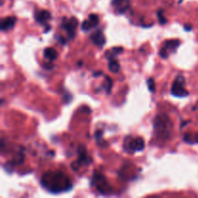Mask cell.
<instances>
[{
  "label": "cell",
  "mask_w": 198,
  "mask_h": 198,
  "mask_svg": "<svg viewBox=\"0 0 198 198\" xmlns=\"http://www.w3.org/2000/svg\"><path fill=\"white\" fill-rule=\"evenodd\" d=\"M41 185L47 191L52 193L68 191L73 188L70 178L60 171H55V172L49 171L47 173H44L41 178Z\"/></svg>",
  "instance_id": "1"
},
{
  "label": "cell",
  "mask_w": 198,
  "mask_h": 198,
  "mask_svg": "<svg viewBox=\"0 0 198 198\" xmlns=\"http://www.w3.org/2000/svg\"><path fill=\"white\" fill-rule=\"evenodd\" d=\"M154 131L158 138L167 140L173 131L172 121L166 114H158L154 119Z\"/></svg>",
  "instance_id": "2"
},
{
  "label": "cell",
  "mask_w": 198,
  "mask_h": 198,
  "mask_svg": "<svg viewBox=\"0 0 198 198\" xmlns=\"http://www.w3.org/2000/svg\"><path fill=\"white\" fill-rule=\"evenodd\" d=\"M92 185H94L104 195H107V194L111 192V188H110V185L108 184V182H107L106 178L103 174L99 172H95L94 175H93Z\"/></svg>",
  "instance_id": "3"
},
{
  "label": "cell",
  "mask_w": 198,
  "mask_h": 198,
  "mask_svg": "<svg viewBox=\"0 0 198 198\" xmlns=\"http://www.w3.org/2000/svg\"><path fill=\"white\" fill-rule=\"evenodd\" d=\"M185 79L183 76H178L176 77V79L174 80V82L171 85L170 92L174 97L177 98H185L188 96V92L187 89L185 88Z\"/></svg>",
  "instance_id": "4"
},
{
  "label": "cell",
  "mask_w": 198,
  "mask_h": 198,
  "mask_svg": "<svg viewBox=\"0 0 198 198\" xmlns=\"http://www.w3.org/2000/svg\"><path fill=\"white\" fill-rule=\"evenodd\" d=\"M145 148V141L142 137L128 136L124 141V149L128 153L140 152Z\"/></svg>",
  "instance_id": "5"
},
{
  "label": "cell",
  "mask_w": 198,
  "mask_h": 198,
  "mask_svg": "<svg viewBox=\"0 0 198 198\" xmlns=\"http://www.w3.org/2000/svg\"><path fill=\"white\" fill-rule=\"evenodd\" d=\"M77 25H79V20H77L76 17H70V19H67V17L63 19L61 27L67 32L68 40H73L74 38Z\"/></svg>",
  "instance_id": "6"
},
{
  "label": "cell",
  "mask_w": 198,
  "mask_h": 198,
  "mask_svg": "<svg viewBox=\"0 0 198 198\" xmlns=\"http://www.w3.org/2000/svg\"><path fill=\"white\" fill-rule=\"evenodd\" d=\"M179 40H167L163 44V47L160 50V55L163 59H166L169 56V51L175 52L177 47L180 46Z\"/></svg>",
  "instance_id": "7"
},
{
  "label": "cell",
  "mask_w": 198,
  "mask_h": 198,
  "mask_svg": "<svg viewBox=\"0 0 198 198\" xmlns=\"http://www.w3.org/2000/svg\"><path fill=\"white\" fill-rule=\"evenodd\" d=\"M77 154H79V158H77V160L74 163H76L79 166H80L81 164L88 165V164L92 163V158L88 155L86 148L83 145L79 146V148H77Z\"/></svg>",
  "instance_id": "8"
},
{
  "label": "cell",
  "mask_w": 198,
  "mask_h": 198,
  "mask_svg": "<svg viewBox=\"0 0 198 198\" xmlns=\"http://www.w3.org/2000/svg\"><path fill=\"white\" fill-rule=\"evenodd\" d=\"M99 22H100V19H99L98 15L91 14L88 17V19L83 22L82 26H81V29L83 30V31L87 32V31H89V30L95 28L96 26H98L99 25Z\"/></svg>",
  "instance_id": "9"
},
{
  "label": "cell",
  "mask_w": 198,
  "mask_h": 198,
  "mask_svg": "<svg viewBox=\"0 0 198 198\" xmlns=\"http://www.w3.org/2000/svg\"><path fill=\"white\" fill-rule=\"evenodd\" d=\"M111 5L117 14H124L130 8V0H112Z\"/></svg>",
  "instance_id": "10"
},
{
  "label": "cell",
  "mask_w": 198,
  "mask_h": 198,
  "mask_svg": "<svg viewBox=\"0 0 198 198\" xmlns=\"http://www.w3.org/2000/svg\"><path fill=\"white\" fill-rule=\"evenodd\" d=\"M90 39H91L92 43L94 44L95 46H97L98 47H100V49L104 47V46L106 44V39L104 37V34L101 30H97V31H95L91 36H90Z\"/></svg>",
  "instance_id": "11"
},
{
  "label": "cell",
  "mask_w": 198,
  "mask_h": 198,
  "mask_svg": "<svg viewBox=\"0 0 198 198\" xmlns=\"http://www.w3.org/2000/svg\"><path fill=\"white\" fill-rule=\"evenodd\" d=\"M51 19V14L49 11L42 10L39 11L35 14V19L36 22H39L40 24L47 25V23L49 22V20Z\"/></svg>",
  "instance_id": "12"
},
{
  "label": "cell",
  "mask_w": 198,
  "mask_h": 198,
  "mask_svg": "<svg viewBox=\"0 0 198 198\" xmlns=\"http://www.w3.org/2000/svg\"><path fill=\"white\" fill-rule=\"evenodd\" d=\"M17 22L16 17H6L1 20V30L2 31H8L14 27Z\"/></svg>",
  "instance_id": "13"
},
{
  "label": "cell",
  "mask_w": 198,
  "mask_h": 198,
  "mask_svg": "<svg viewBox=\"0 0 198 198\" xmlns=\"http://www.w3.org/2000/svg\"><path fill=\"white\" fill-rule=\"evenodd\" d=\"M44 57L49 60V61L53 62L55 61L57 57H58V52H57L54 49H52V47H47V49L44 50Z\"/></svg>",
  "instance_id": "14"
},
{
  "label": "cell",
  "mask_w": 198,
  "mask_h": 198,
  "mask_svg": "<svg viewBox=\"0 0 198 198\" xmlns=\"http://www.w3.org/2000/svg\"><path fill=\"white\" fill-rule=\"evenodd\" d=\"M108 70L111 72V73H118L120 71V64H119V61L117 60V58H112L108 60Z\"/></svg>",
  "instance_id": "15"
},
{
  "label": "cell",
  "mask_w": 198,
  "mask_h": 198,
  "mask_svg": "<svg viewBox=\"0 0 198 198\" xmlns=\"http://www.w3.org/2000/svg\"><path fill=\"white\" fill-rule=\"evenodd\" d=\"M112 79H110L109 76H106V79H104V88L106 90V92L107 94H110V92H111V88H112Z\"/></svg>",
  "instance_id": "16"
},
{
  "label": "cell",
  "mask_w": 198,
  "mask_h": 198,
  "mask_svg": "<svg viewBox=\"0 0 198 198\" xmlns=\"http://www.w3.org/2000/svg\"><path fill=\"white\" fill-rule=\"evenodd\" d=\"M147 85H148V89L150 90V92L154 93L156 91V83H155V79L153 77H150V79L147 80Z\"/></svg>",
  "instance_id": "17"
},
{
  "label": "cell",
  "mask_w": 198,
  "mask_h": 198,
  "mask_svg": "<svg viewBox=\"0 0 198 198\" xmlns=\"http://www.w3.org/2000/svg\"><path fill=\"white\" fill-rule=\"evenodd\" d=\"M157 15H158V20H160V24H165L167 22V19H165V17H164V15H163V10H158Z\"/></svg>",
  "instance_id": "18"
},
{
  "label": "cell",
  "mask_w": 198,
  "mask_h": 198,
  "mask_svg": "<svg viewBox=\"0 0 198 198\" xmlns=\"http://www.w3.org/2000/svg\"><path fill=\"white\" fill-rule=\"evenodd\" d=\"M111 51L112 53L115 56H117L118 54H120V53H122L123 51H124V49H123L122 47H113V49H111Z\"/></svg>",
  "instance_id": "19"
},
{
  "label": "cell",
  "mask_w": 198,
  "mask_h": 198,
  "mask_svg": "<svg viewBox=\"0 0 198 198\" xmlns=\"http://www.w3.org/2000/svg\"><path fill=\"white\" fill-rule=\"evenodd\" d=\"M103 134H104L103 131H101V130L97 131L95 133V138L99 141L100 139H101V137H103Z\"/></svg>",
  "instance_id": "20"
},
{
  "label": "cell",
  "mask_w": 198,
  "mask_h": 198,
  "mask_svg": "<svg viewBox=\"0 0 198 198\" xmlns=\"http://www.w3.org/2000/svg\"><path fill=\"white\" fill-rule=\"evenodd\" d=\"M184 28L185 31H190L191 29H192V26H191L190 24H188V23H187V24L184 25Z\"/></svg>",
  "instance_id": "21"
},
{
  "label": "cell",
  "mask_w": 198,
  "mask_h": 198,
  "mask_svg": "<svg viewBox=\"0 0 198 198\" xmlns=\"http://www.w3.org/2000/svg\"><path fill=\"white\" fill-rule=\"evenodd\" d=\"M103 74V73L101 72H95L94 74H93V76H95V77H97V76H100Z\"/></svg>",
  "instance_id": "22"
}]
</instances>
